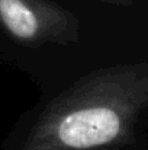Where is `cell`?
Here are the masks:
<instances>
[{"label":"cell","mask_w":148,"mask_h":150,"mask_svg":"<svg viewBox=\"0 0 148 150\" xmlns=\"http://www.w3.org/2000/svg\"><path fill=\"white\" fill-rule=\"evenodd\" d=\"M90 1L105 3V4H110V6H121V7H129L134 4V0H90Z\"/></svg>","instance_id":"3957f363"},{"label":"cell","mask_w":148,"mask_h":150,"mask_svg":"<svg viewBox=\"0 0 148 150\" xmlns=\"http://www.w3.org/2000/svg\"><path fill=\"white\" fill-rule=\"evenodd\" d=\"M96 150H100V149H96Z\"/></svg>","instance_id":"277c9868"},{"label":"cell","mask_w":148,"mask_h":150,"mask_svg":"<svg viewBox=\"0 0 148 150\" xmlns=\"http://www.w3.org/2000/svg\"><path fill=\"white\" fill-rule=\"evenodd\" d=\"M148 109V61L93 70L45 105L22 150H96L134 144Z\"/></svg>","instance_id":"6da1fadb"},{"label":"cell","mask_w":148,"mask_h":150,"mask_svg":"<svg viewBox=\"0 0 148 150\" xmlns=\"http://www.w3.org/2000/svg\"><path fill=\"white\" fill-rule=\"evenodd\" d=\"M0 25L19 44L32 48L80 40V19L52 0H0Z\"/></svg>","instance_id":"7a4b0ae2"}]
</instances>
